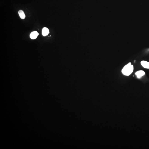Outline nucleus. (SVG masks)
I'll return each mask as SVG.
<instances>
[{
    "mask_svg": "<svg viewBox=\"0 0 149 149\" xmlns=\"http://www.w3.org/2000/svg\"><path fill=\"white\" fill-rule=\"evenodd\" d=\"M98 66V61L96 57L92 55L86 56L84 61V68L87 72H90L96 69Z\"/></svg>",
    "mask_w": 149,
    "mask_h": 149,
    "instance_id": "f03ea898",
    "label": "nucleus"
},
{
    "mask_svg": "<svg viewBox=\"0 0 149 149\" xmlns=\"http://www.w3.org/2000/svg\"><path fill=\"white\" fill-rule=\"evenodd\" d=\"M79 69L74 63H68L63 65L60 70V74L64 79L71 78L74 75L75 72Z\"/></svg>",
    "mask_w": 149,
    "mask_h": 149,
    "instance_id": "f257e3e1",
    "label": "nucleus"
},
{
    "mask_svg": "<svg viewBox=\"0 0 149 149\" xmlns=\"http://www.w3.org/2000/svg\"><path fill=\"white\" fill-rule=\"evenodd\" d=\"M38 31L41 36L44 38H48L51 35V31L48 23L44 21L40 20L37 23Z\"/></svg>",
    "mask_w": 149,
    "mask_h": 149,
    "instance_id": "7ed1b4c3",
    "label": "nucleus"
}]
</instances>
